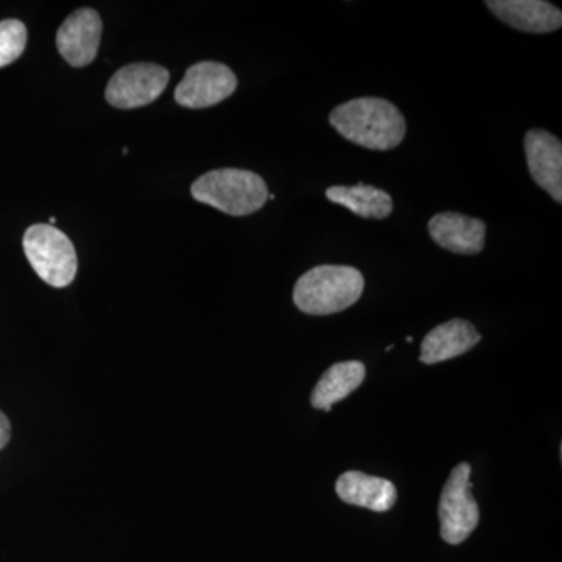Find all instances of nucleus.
Here are the masks:
<instances>
[{"label": "nucleus", "instance_id": "obj_1", "mask_svg": "<svg viewBox=\"0 0 562 562\" xmlns=\"http://www.w3.org/2000/svg\"><path fill=\"white\" fill-rule=\"evenodd\" d=\"M331 127L357 146L371 150H391L406 135L402 111L380 98H360L336 106L330 114Z\"/></svg>", "mask_w": 562, "mask_h": 562}, {"label": "nucleus", "instance_id": "obj_2", "mask_svg": "<svg viewBox=\"0 0 562 562\" xmlns=\"http://www.w3.org/2000/svg\"><path fill=\"white\" fill-rule=\"evenodd\" d=\"M364 277L350 266H317L295 283L292 299L301 312L312 316L341 313L360 301Z\"/></svg>", "mask_w": 562, "mask_h": 562}, {"label": "nucleus", "instance_id": "obj_3", "mask_svg": "<svg viewBox=\"0 0 562 562\" xmlns=\"http://www.w3.org/2000/svg\"><path fill=\"white\" fill-rule=\"evenodd\" d=\"M195 201L213 206L231 216H247L268 202L266 181L244 169H216L192 183Z\"/></svg>", "mask_w": 562, "mask_h": 562}, {"label": "nucleus", "instance_id": "obj_4", "mask_svg": "<svg viewBox=\"0 0 562 562\" xmlns=\"http://www.w3.org/2000/svg\"><path fill=\"white\" fill-rule=\"evenodd\" d=\"M25 257L44 283L66 288L77 273V254L65 233L47 224H35L24 235Z\"/></svg>", "mask_w": 562, "mask_h": 562}, {"label": "nucleus", "instance_id": "obj_5", "mask_svg": "<svg viewBox=\"0 0 562 562\" xmlns=\"http://www.w3.org/2000/svg\"><path fill=\"white\" fill-rule=\"evenodd\" d=\"M472 469L461 462L450 473L439 502V519L443 541L458 546L475 530L480 520L479 503L472 495Z\"/></svg>", "mask_w": 562, "mask_h": 562}, {"label": "nucleus", "instance_id": "obj_6", "mask_svg": "<svg viewBox=\"0 0 562 562\" xmlns=\"http://www.w3.org/2000/svg\"><path fill=\"white\" fill-rule=\"evenodd\" d=\"M169 83V70L151 63H133L111 77L105 98L121 110L139 109L157 101Z\"/></svg>", "mask_w": 562, "mask_h": 562}, {"label": "nucleus", "instance_id": "obj_7", "mask_svg": "<svg viewBox=\"0 0 562 562\" xmlns=\"http://www.w3.org/2000/svg\"><path fill=\"white\" fill-rule=\"evenodd\" d=\"M238 79L228 66L202 61L191 66L176 90V101L184 109L201 110L231 98Z\"/></svg>", "mask_w": 562, "mask_h": 562}, {"label": "nucleus", "instance_id": "obj_8", "mask_svg": "<svg viewBox=\"0 0 562 562\" xmlns=\"http://www.w3.org/2000/svg\"><path fill=\"white\" fill-rule=\"evenodd\" d=\"M102 20L98 11L80 9L63 22L57 33L61 57L74 68H83L98 57L102 40Z\"/></svg>", "mask_w": 562, "mask_h": 562}, {"label": "nucleus", "instance_id": "obj_9", "mask_svg": "<svg viewBox=\"0 0 562 562\" xmlns=\"http://www.w3.org/2000/svg\"><path fill=\"white\" fill-rule=\"evenodd\" d=\"M528 169L536 183L562 202V144L546 131H530L525 135Z\"/></svg>", "mask_w": 562, "mask_h": 562}, {"label": "nucleus", "instance_id": "obj_10", "mask_svg": "<svg viewBox=\"0 0 562 562\" xmlns=\"http://www.w3.org/2000/svg\"><path fill=\"white\" fill-rule=\"evenodd\" d=\"M428 233L442 249L460 255H476L484 249L486 224L475 217L447 211L431 217Z\"/></svg>", "mask_w": 562, "mask_h": 562}, {"label": "nucleus", "instance_id": "obj_11", "mask_svg": "<svg viewBox=\"0 0 562 562\" xmlns=\"http://www.w3.org/2000/svg\"><path fill=\"white\" fill-rule=\"evenodd\" d=\"M487 9L517 31L550 33L562 25L560 9L543 0H487Z\"/></svg>", "mask_w": 562, "mask_h": 562}, {"label": "nucleus", "instance_id": "obj_12", "mask_svg": "<svg viewBox=\"0 0 562 562\" xmlns=\"http://www.w3.org/2000/svg\"><path fill=\"white\" fill-rule=\"evenodd\" d=\"M480 341L482 335L471 322L452 319L438 325L425 336L420 347V361L425 364L449 361L468 353Z\"/></svg>", "mask_w": 562, "mask_h": 562}, {"label": "nucleus", "instance_id": "obj_13", "mask_svg": "<svg viewBox=\"0 0 562 562\" xmlns=\"http://www.w3.org/2000/svg\"><path fill=\"white\" fill-rule=\"evenodd\" d=\"M336 494L347 505L360 506L371 512H390L397 502L394 484L379 476L351 471L342 473L336 482Z\"/></svg>", "mask_w": 562, "mask_h": 562}, {"label": "nucleus", "instance_id": "obj_14", "mask_svg": "<svg viewBox=\"0 0 562 562\" xmlns=\"http://www.w3.org/2000/svg\"><path fill=\"white\" fill-rule=\"evenodd\" d=\"M366 366L360 361L336 362L321 376L312 394L313 408L331 412L335 403L349 397L364 382Z\"/></svg>", "mask_w": 562, "mask_h": 562}, {"label": "nucleus", "instance_id": "obj_15", "mask_svg": "<svg viewBox=\"0 0 562 562\" xmlns=\"http://www.w3.org/2000/svg\"><path fill=\"white\" fill-rule=\"evenodd\" d=\"M328 201L338 203L344 209L350 210L357 216L364 220H384L390 216L394 203L387 192L379 188L368 187L360 183L357 187H331L327 192Z\"/></svg>", "mask_w": 562, "mask_h": 562}, {"label": "nucleus", "instance_id": "obj_16", "mask_svg": "<svg viewBox=\"0 0 562 562\" xmlns=\"http://www.w3.org/2000/svg\"><path fill=\"white\" fill-rule=\"evenodd\" d=\"M27 46V27L24 22L5 20L0 22V68L21 57Z\"/></svg>", "mask_w": 562, "mask_h": 562}, {"label": "nucleus", "instance_id": "obj_17", "mask_svg": "<svg viewBox=\"0 0 562 562\" xmlns=\"http://www.w3.org/2000/svg\"><path fill=\"white\" fill-rule=\"evenodd\" d=\"M11 438V424L9 417L0 412V450L5 449L9 446Z\"/></svg>", "mask_w": 562, "mask_h": 562}, {"label": "nucleus", "instance_id": "obj_18", "mask_svg": "<svg viewBox=\"0 0 562 562\" xmlns=\"http://www.w3.org/2000/svg\"><path fill=\"white\" fill-rule=\"evenodd\" d=\"M268 199H269V201H276V195L271 194V195H269Z\"/></svg>", "mask_w": 562, "mask_h": 562}, {"label": "nucleus", "instance_id": "obj_19", "mask_svg": "<svg viewBox=\"0 0 562 562\" xmlns=\"http://www.w3.org/2000/svg\"><path fill=\"white\" fill-rule=\"evenodd\" d=\"M392 349H394V346H387L386 347V351H391Z\"/></svg>", "mask_w": 562, "mask_h": 562}]
</instances>
